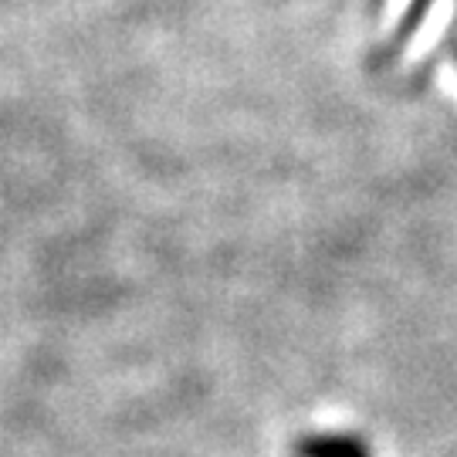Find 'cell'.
Wrapping results in <instances>:
<instances>
[{"mask_svg": "<svg viewBox=\"0 0 457 457\" xmlns=\"http://www.w3.org/2000/svg\"><path fill=\"white\" fill-rule=\"evenodd\" d=\"M298 457H370V451L349 434H312L298 441Z\"/></svg>", "mask_w": 457, "mask_h": 457, "instance_id": "obj_1", "label": "cell"}]
</instances>
